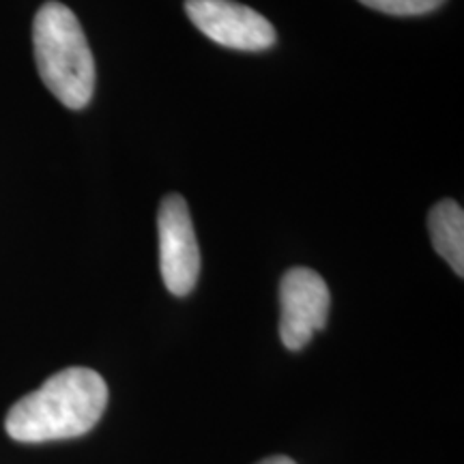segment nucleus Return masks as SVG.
Segmentation results:
<instances>
[{
    "label": "nucleus",
    "mask_w": 464,
    "mask_h": 464,
    "mask_svg": "<svg viewBox=\"0 0 464 464\" xmlns=\"http://www.w3.org/2000/svg\"><path fill=\"white\" fill-rule=\"evenodd\" d=\"M108 406V385L95 370L67 368L11 406L7 434L20 443H48L82 437Z\"/></svg>",
    "instance_id": "1"
},
{
    "label": "nucleus",
    "mask_w": 464,
    "mask_h": 464,
    "mask_svg": "<svg viewBox=\"0 0 464 464\" xmlns=\"http://www.w3.org/2000/svg\"><path fill=\"white\" fill-rule=\"evenodd\" d=\"M33 48L37 72L52 95L69 110L89 106L95 91V58L67 5L56 0L42 5L33 22Z\"/></svg>",
    "instance_id": "2"
},
{
    "label": "nucleus",
    "mask_w": 464,
    "mask_h": 464,
    "mask_svg": "<svg viewBox=\"0 0 464 464\" xmlns=\"http://www.w3.org/2000/svg\"><path fill=\"white\" fill-rule=\"evenodd\" d=\"M158 232L161 280L172 295L185 297L198 282L200 247L189 216V207L183 196L170 194L161 200Z\"/></svg>",
    "instance_id": "3"
},
{
    "label": "nucleus",
    "mask_w": 464,
    "mask_h": 464,
    "mask_svg": "<svg viewBox=\"0 0 464 464\" xmlns=\"http://www.w3.org/2000/svg\"><path fill=\"white\" fill-rule=\"evenodd\" d=\"M191 24L230 50L263 52L276 44V28L258 11L235 0H185Z\"/></svg>",
    "instance_id": "4"
},
{
    "label": "nucleus",
    "mask_w": 464,
    "mask_h": 464,
    "mask_svg": "<svg viewBox=\"0 0 464 464\" xmlns=\"http://www.w3.org/2000/svg\"><path fill=\"white\" fill-rule=\"evenodd\" d=\"M280 338L288 351H301L327 324L332 295L327 282L307 266H293L280 284Z\"/></svg>",
    "instance_id": "5"
},
{
    "label": "nucleus",
    "mask_w": 464,
    "mask_h": 464,
    "mask_svg": "<svg viewBox=\"0 0 464 464\" xmlns=\"http://www.w3.org/2000/svg\"><path fill=\"white\" fill-rule=\"evenodd\" d=\"M432 246L456 276H464V211L456 200H440L428 216Z\"/></svg>",
    "instance_id": "6"
},
{
    "label": "nucleus",
    "mask_w": 464,
    "mask_h": 464,
    "mask_svg": "<svg viewBox=\"0 0 464 464\" xmlns=\"http://www.w3.org/2000/svg\"><path fill=\"white\" fill-rule=\"evenodd\" d=\"M359 3L374 11H381V14L409 17L430 14V11L439 9L445 0H359Z\"/></svg>",
    "instance_id": "7"
},
{
    "label": "nucleus",
    "mask_w": 464,
    "mask_h": 464,
    "mask_svg": "<svg viewBox=\"0 0 464 464\" xmlns=\"http://www.w3.org/2000/svg\"><path fill=\"white\" fill-rule=\"evenodd\" d=\"M258 464H297V462H293L286 456H276V458H266V460L258 462Z\"/></svg>",
    "instance_id": "8"
}]
</instances>
